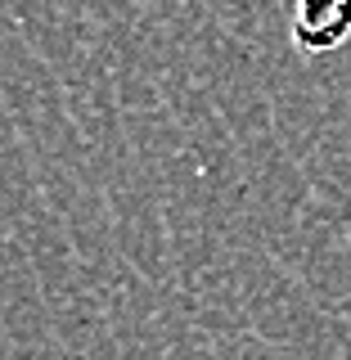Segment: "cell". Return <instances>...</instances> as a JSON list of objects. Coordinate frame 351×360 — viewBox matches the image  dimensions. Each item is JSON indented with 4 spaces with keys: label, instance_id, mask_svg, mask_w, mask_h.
Segmentation results:
<instances>
[{
    "label": "cell",
    "instance_id": "1",
    "mask_svg": "<svg viewBox=\"0 0 351 360\" xmlns=\"http://www.w3.org/2000/svg\"><path fill=\"white\" fill-rule=\"evenodd\" d=\"M293 37L311 54L347 45L351 41V0H293Z\"/></svg>",
    "mask_w": 351,
    "mask_h": 360
}]
</instances>
